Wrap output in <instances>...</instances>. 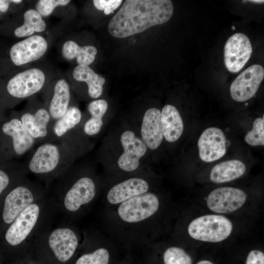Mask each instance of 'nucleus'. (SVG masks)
Masks as SVG:
<instances>
[{"mask_svg": "<svg viewBox=\"0 0 264 264\" xmlns=\"http://www.w3.org/2000/svg\"><path fill=\"white\" fill-rule=\"evenodd\" d=\"M174 6L170 0H127L108 24L110 34L124 38L168 22Z\"/></svg>", "mask_w": 264, "mask_h": 264, "instance_id": "nucleus-1", "label": "nucleus"}, {"mask_svg": "<svg viewBox=\"0 0 264 264\" xmlns=\"http://www.w3.org/2000/svg\"><path fill=\"white\" fill-rule=\"evenodd\" d=\"M25 155L23 165L31 173L40 176H54L70 165L74 155L60 142H44Z\"/></svg>", "mask_w": 264, "mask_h": 264, "instance_id": "nucleus-2", "label": "nucleus"}, {"mask_svg": "<svg viewBox=\"0 0 264 264\" xmlns=\"http://www.w3.org/2000/svg\"><path fill=\"white\" fill-rule=\"evenodd\" d=\"M0 135V156L5 159L22 157L36 144L23 127L18 113L2 123Z\"/></svg>", "mask_w": 264, "mask_h": 264, "instance_id": "nucleus-3", "label": "nucleus"}, {"mask_svg": "<svg viewBox=\"0 0 264 264\" xmlns=\"http://www.w3.org/2000/svg\"><path fill=\"white\" fill-rule=\"evenodd\" d=\"M18 114L23 127L36 144L53 142V123L45 106L32 101Z\"/></svg>", "mask_w": 264, "mask_h": 264, "instance_id": "nucleus-4", "label": "nucleus"}, {"mask_svg": "<svg viewBox=\"0 0 264 264\" xmlns=\"http://www.w3.org/2000/svg\"><path fill=\"white\" fill-rule=\"evenodd\" d=\"M232 228L231 221L225 217L206 215L193 220L189 225L188 232L196 240L217 242L227 238Z\"/></svg>", "mask_w": 264, "mask_h": 264, "instance_id": "nucleus-5", "label": "nucleus"}, {"mask_svg": "<svg viewBox=\"0 0 264 264\" xmlns=\"http://www.w3.org/2000/svg\"><path fill=\"white\" fill-rule=\"evenodd\" d=\"M159 202L153 193L133 197L121 203L117 212L120 218L128 222H137L154 215L158 210Z\"/></svg>", "mask_w": 264, "mask_h": 264, "instance_id": "nucleus-6", "label": "nucleus"}, {"mask_svg": "<svg viewBox=\"0 0 264 264\" xmlns=\"http://www.w3.org/2000/svg\"><path fill=\"white\" fill-rule=\"evenodd\" d=\"M45 77L37 68H32L21 72L11 78L6 86L8 93L17 99L29 97L42 89Z\"/></svg>", "mask_w": 264, "mask_h": 264, "instance_id": "nucleus-7", "label": "nucleus"}, {"mask_svg": "<svg viewBox=\"0 0 264 264\" xmlns=\"http://www.w3.org/2000/svg\"><path fill=\"white\" fill-rule=\"evenodd\" d=\"M264 78V69L260 65H253L242 71L230 87L232 98L242 102L251 98L257 91Z\"/></svg>", "mask_w": 264, "mask_h": 264, "instance_id": "nucleus-8", "label": "nucleus"}, {"mask_svg": "<svg viewBox=\"0 0 264 264\" xmlns=\"http://www.w3.org/2000/svg\"><path fill=\"white\" fill-rule=\"evenodd\" d=\"M252 51L250 41L245 34L237 33L225 43L224 49V64L231 72H239L249 59Z\"/></svg>", "mask_w": 264, "mask_h": 264, "instance_id": "nucleus-9", "label": "nucleus"}, {"mask_svg": "<svg viewBox=\"0 0 264 264\" xmlns=\"http://www.w3.org/2000/svg\"><path fill=\"white\" fill-rule=\"evenodd\" d=\"M246 199V195L243 190L232 187H223L213 190L209 194L206 203L211 211L224 214L241 208Z\"/></svg>", "mask_w": 264, "mask_h": 264, "instance_id": "nucleus-10", "label": "nucleus"}, {"mask_svg": "<svg viewBox=\"0 0 264 264\" xmlns=\"http://www.w3.org/2000/svg\"><path fill=\"white\" fill-rule=\"evenodd\" d=\"M200 158L206 162L217 160L226 152V138L217 127H210L200 134L198 141Z\"/></svg>", "mask_w": 264, "mask_h": 264, "instance_id": "nucleus-11", "label": "nucleus"}, {"mask_svg": "<svg viewBox=\"0 0 264 264\" xmlns=\"http://www.w3.org/2000/svg\"><path fill=\"white\" fill-rule=\"evenodd\" d=\"M120 142L123 152L117 160L119 167L126 172L136 170L139 165L140 159L147 151L146 146L141 138L130 130L122 133Z\"/></svg>", "mask_w": 264, "mask_h": 264, "instance_id": "nucleus-12", "label": "nucleus"}, {"mask_svg": "<svg viewBox=\"0 0 264 264\" xmlns=\"http://www.w3.org/2000/svg\"><path fill=\"white\" fill-rule=\"evenodd\" d=\"M47 47L44 37L40 35L31 36L13 45L10 50V58L16 66L26 64L41 58Z\"/></svg>", "mask_w": 264, "mask_h": 264, "instance_id": "nucleus-13", "label": "nucleus"}, {"mask_svg": "<svg viewBox=\"0 0 264 264\" xmlns=\"http://www.w3.org/2000/svg\"><path fill=\"white\" fill-rule=\"evenodd\" d=\"M40 213V208L32 203L15 219L5 234V239L10 245L15 246L22 242L35 225Z\"/></svg>", "mask_w": 264, "mask_h": 264, "instance_id": "nucleus-14", "label": "nucleus"}, {"mask_svg": "<svg viewBox=\"0 0 264 264\" xmlns=\"http://www.w3.org/2000/svg\"><path fill=\"white\" fill-rule=\"evenodd\" d=\"M30 186L20 185L7 195L4 204L2 219L4 222H12L16 217L34 201V194Z\"/></svg>", "mask_w": 264, "mask_h": 264, "instance_id": "nucleus-15", "label": "nucleus"}, {"mask_svg": "<svg viewBox=\"0 0 264 264\" xmlns=\"http://www.w3.org/2000/svg\"><path fill=\"white\" fill-rule=\"evenodd\" d=\"M96 186L89 177L83 176L75 181L68 189L64 197L66 209L74 212L84 204L91 201L95 197Z\"/></svg>", "mask_w": 264, "mask_h": 264, "instance_id": "nucleus-16", "label": "nucleus"}, {"mask_svg": "<svg viewBox=\"0 0 264 264\" xmlns=\"http://www.w3.org/2000/svg\"><path fill=\"white\" fill-rule=\"evenodd\" d=\"M48 243L56 258L59 261L65 262L73 256L78 242L75 233L71 229L60 228L51 233Z\"/></svg>", "mask_w": 264, "mask_h": 264, "instance_id": "nucleus-17", "label": "nucleus"}, {"mask_svg": "<svg viewBox=\"0 0 264 264\" xmlns=\"http://www.w3.org/2000/svg\"><path fill=\"white\" fill-rule=\"evenodd\" d=\"M160 114L158 109L152 108L146 110L142 119L141 139L150 150H154L159 147L163 139Z\"/></svg>", "mask_w": 264, "mask_h": 264, "instance_id": "nucleus-18", "label": "nucleus"}, {"mask_svg": "<svg viewBox=\"0 0 264 264\" xmlns=\"http://www.w3.org/2000/svg\"><path fill=\"white\" fill-rule=\"evenodd\" d=\"M149 185L144 179L131 178L112 187L107 194V199L111 204H118L133 197L147 193Z\"/></svg>", "mask_w": 264, "mask_h": 264, "instance_id": "nucleus-19", "label": "nucleus"}, {"mask_svg": "<svg viewBox=\"0 0 264 264\" xmlns=\"http://www.w3.org/2000/svg\"><path fill=\"white\" fill-rule=\"evenodd\" d=\"M70 100L69 84L64 79H59L54 86L51 97L45 106L52 123L65 114L70 107Z\"/></svg>", "mask_w": 264, "mask_h": 264, "instance_id": "nucleus-20", "label": "nucleus"}, {"mask_svg": "<svg viewBox=\"0 0 264 264\" xmlns=\"http://www.w3.org/2000/svg\"><path fill=\"white\" fill-rule=\"evenodd\" d=\"M160 123L163 137L169 142L177 140L182 135L183 122L181 115L174 106L166 105L160 114Z\"/></svg>", "mask_w": 264, "mask_h": 264, "instance_id": "nucleus-21", "label": "nucleus"}, {"mask_svg": "<svg viewBox=\"0 0 264 264\" xmlns=\"http://www.w3.org/2000/svg\"><path fill=\"white\" fill-rule=\"evenodd\" d=\"M245 164L238 159L226 160L216 164L212 169L210 178L216 183L229 182L242 176L245 173Z\"/></svg>", "mask_w": 264, "mask_h": 264, "instance_id": "nucleus-22", "label": "nucleus"}, {"mask_svg": "<svg viewBox=\"0 0 264 264\" xmlns=\"http://www.w3.org/2000/svg\"><path fill=\"white\" fill-rule=\"evenodd\" d=\"M72 75L75 80L87 84L90 97L96 99L102 95L105 79L88 66L78 65L73 69Z\"/></svg>", "mask_w": 264, "mask_h": 264, "instance_id": "nucleus-23", "label": "nucleus"}, {"mask_svg": "<svg viewBox=\"0 0 264 264\" xmlns=\"http://www.w3.org/2000/svg\"><path fill=\"white\" fill-rule=\"evenodd\" d=\"M82 119V115L79 109L75 106H70L65 114L52 124L53 142H59L67 132L81 123Z\"/></svg>", "mask_w": 264, "mask_h": 264, "instance_id": "nucleus-24", "label": "nucleus"}, {"mask_svg": "<svg viewBox=\"0 0 264 264\" xmlns=\"http://www.w3.org/2000/svg\"><path fill=\"white\" fill-rule=\"evenodd\" d=\"M108 107V103L104 99L95 100L89 103L88 110L90 117L83 126V131L86 135H95L100 132L103 125L102 118Z\"/></svg>", "mask_w": 264, "mask_h": 264, "instance_id": "nucleus-25", "label": "nucleus"}, {"mask_svg": "<svg viewBox=\"0 0 264 264\" xmlns=\"http://www.w3.org/2000/svg\"><path fill=\"white\" fill-rule=\"evenodd\" d=\"M62 53L66 60L75 58L79 65L88 66L94 61L97 50L91 45L80 46L74 41H68L64 44Z\"/></svg>", "mask_w": 264, "mask_h": 264, "instance_id": "nucleus-26", "label": "nucleus"}, {"mask_svg": "<svg viewBox=\"0 0 264 264\" xmlns=\"http://www.w3.org/2000/svg\"><path fill=\"white\" fill-rule=\"evenodd\" d=\"M22 25L14 31L15 35L19 38L30 37L35 32H42L46 28V23L41 15L35 9H29L23 15Z\"/></svg>", "mask_w": 264, "mask_h": 264, "instance_id": "nucleus-27", "label": "nucleus"}, {"mask_svg": "<svg viewBox=\"0 0 264 264\" xmlns=\"http://www.w3.org/2000/svg\"><path fill=\"white\" fill-rule=\"evenodd\" d=\"M245 142L251 146L264 145V116L257 118L253 122L252 129L245 134Z\"/></svg>", "mask_w": 264, "mask_h": 264, "instance_id": "nucleus-28", "label": "nucleus"}, {"mask_svg": "<svg viewBox=\"0 0 264 264\" xmlns=\"http://www.w3.org/2000/svg\"><path fill=\"white\" fill-rule=\"evenodd\" d=\"M164 264H192L190 255L182 248L173 246L167 248L163 254Z\"/></svg>", "mask_w": 264, "mask_h": 264, "instance_id": "nucleus-29", "label": "nucleus"}, {"mask_svg": "<svg viewBox=\"0 0 264 264\" xmlns=\"http://www.w3.org/2000/svg\"><path fill=\"white\" fill-rule=\"evenodd\" d=\"M110 254L104 248L95 250L92 253L83 255L77 260L75 264H108Z\"/></svg>", "mask_w": 264, "mask_h": 264, "instance_id": "nucleus-30", "label": "nucleus"}, {"mask_svg": "<svg viewBox=\"0 0 264 264\" xmlns=\"http://www.w3.org/2000/svg\"><path fill=\"white\" fill-rule=\"evenodd\" d=\"M70 1L68 0H40L36 5V10L42 17H47L50 15L57 6H65Z\"/></svg>", "mask_w": 264, "mask_h": 264, "instance_id": "nucleus-31", "label": "nucleus"}, {"mask_svg": "<svg viewBox=\"0 0 264 264\" xmlns=\"http://www.w3.org/2000/svg\"><path fill=\"white\" fill-rule=\"evenodd\" d=\"M122 1L121 0H94L93 3L96 9L103 11L106 15H109L113 13Z\"/></svg>", "mask_w": 264, "mask_h": 264, "instance_id": "nucleus-32", "label": "nucleus"}, {"mask_svg": "<svg viewBox=\"0 0 264 264\" xmlns=\"http://www.w3.org/2000/svg\"><path fill=\"white\" fill-rule=\"evenodd\" d=\"M246 264H264V254L258 250L251 251L247 257Z\"/></svg>", "mask_w": 264, "mask_h": 264, "instance_id": "nucleus-33", "label": "nucleus"}, {"mask_svg": "<svg viewBox=\"0 0 264 264\" xmlns=\"http://www.w3.org/2000/svg\"><path fill=\"white\" fill-rule=\"evenodd\" d=\"M10 177L6 171L0 168V195L8 187Z\"/></svg>", "mask_w": 264, "mask_h": 264, "instance_id": "nucleus-34", "label": "nucleus"}, {"mask_svg": "<svg viewBox=\"0 0 264 264\" xmlns=\"http://www.w3.org/2000/svg\"><path fill=\"white\" fill-rule=\"evenodd\" d=\"M11 2V0H0V12H6Z\"/></svg>", "mask_w": 264, "mask_h": 264, "instance_id": "nucleus-35", "label": "nucleus"}, {"mask_svg": "<svg viewBox=\"0 0 264 264\" xmlns=\"http://www.w3.org/2000/svg\"><path fill=\"white\" fill-rule=\"evenodd\" d=\"M197 264H214L212 262L208 260H202L198 262Z\"/></svg>", "mask_w": 264, "mask_h": 264, "instance_id": "nucleus-36", "label": "nucleus"}, {"mask_svg": "<svg viewBox=\"0 0 264 264\" xmlns=\"http://www.w3.org/2000/svg\"><path fill=\"white\" fill-rule=\"evenodd\" d=\"M249 1L250 2H254V3H264V0H250Z\"/></svg>", "mask_w": 264, "mask_h": 264, "instance_id": "nucleus-37", "label": "nucleus"}, {"mask_svg": "<svg viewBox=\"0 0 264 264\" xmlns=\"http://www.w3.org/2000/svg\"><path fill=\"white\" fill-rule=\"evenodd\" d=\"M22 2V0H11V2L15 3H20Z\"/></svg>", "mask_w": 264, "mask_h": 264, "instance_id": "nucleus-38", "label": "nucleus"}, {"mask_svg": "<svg viewBox=\"0 0 264 264\" xmlns=\"http://www.w3.org/2000/svg\"></svg>", "mask_w": 264, "mask_h": 264, "instance_id": "nucleus-39", "label": "nucleus"}]
</instances>
